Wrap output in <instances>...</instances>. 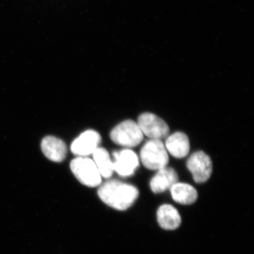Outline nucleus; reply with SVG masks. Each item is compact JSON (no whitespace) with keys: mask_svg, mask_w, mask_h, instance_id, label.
<instances>
[{"mask_svg":"<svg viewBox=\"0 0 254 254\" xmlns=\"http://www.w3.org/2000/svg\"><path fill=\"white\" fill-rule=\"evenodd\" d=\"M98 194L105 204L116 210H125L133 204L139 193L133 185L109 180L100 187Z\"/></svg>","mask_w":254,"mask_h":254,"instance_id":"f257e3e1","label":"nucleus"},{"mask_svg":"<svg viewBox=\"0 0 254 254\" xmlns=\"http://www.w3.org/2000/svg\"><path fill=\"white\" fill-rule=\"evenodd\" d=\"M140 155L142 163L148 170H160L169 163L168 151L161 140L150 139L146 142Z\"/></svg>","mask_w":254,"mask_h":254,"instance_id":"f03ea898","label":"nucleus"},{"mask_svg":"<svg viewBox=\"0 0 254 254\" xmlns=\"http://www.w3.org/2000/svg\"><path fill=\"white\" fill-rule=\"evenodd\" d=\"M70 168L73 175L82 185L89 187H98L101 185V175L92 159L86 157H78L71 162Z\"/></svg>","mask_w":254,"mask_h":254,"instance_id":"7ed1b4c3","label":"nucleus"},{"mask_svg":"<svg viewBox=\"0 0 254 254\" xmlns=\"http://www.w3.org/2000/svg\"><path fill=\"white\" fill-rule=\"evenodd\" d=\"M110 138L116 144L131 148L141 143L143 134L137 123L133 120H126L112 130Z\"/></svg>","mask_w":254,"mask_h":254,"instance_id":"20e7f679","label":"nucleus"},{"mask_svg":"<svg viewBox=\"0 0 254 254\" xmlns=\"http://www.w3.org/2000/svg\"><path fill=\"white\" fill-rule=\"evenodd\" d=\"M137 125L143 135L150 139L161 140L170 132L168 124L154 114L145 113L140 115Z\"/></svg>","mask_w":254,"mask_h":254,"instance_id":"39448f33","label":"nucleus"},{"mask_svg":"<svg viewBox=\"0 0 254 254\" xmlns=\"http://www.w3.org/2000/svg\"><path fill=\"white\" fill-rule=\"evenodd\" d=\"M187 165L196 183H204L211 176L213 171L211 159L204 152H195L189 158Z\"/></svg>","mask_w":254,"mask_h":254,"instance_id":"423d86ee","label":"nucleus"},{"mask_svg":"<svg viewBox=\"0 0 254 254\" xmlns=\"http://www.w3.org/2000/svg\"><path fill=\"white\" fill-rule=\"evenodd\" d=\"M101 141V137L98 132L88 130L83 132L71 145V150L73 154L78 157H86L93 154Z\"/></svg>","mask_w":254,"mask_h":254,"instance_id":"0eeeda50","label":"nucleus"},{"mask_svg":"<svg viewBox=\"0 0 254 254\" xmlns=\"http://www.w3.org/2000/svg\"><path fill=\"white\" fill-rule=\"evenodd\" d=\"M113 156L114 171L122 177L131 176L139 165L138 157L133 150L125 149L114 152Z\"/></svg>","mask_w":254,"mask_h":254,"instance_id":"6e6552de","label":"nucleus"},{"mask_svg":"<svg viewBox=\"0 0 254 254\" xmlns=\"http://www.w3.org/2000/svg\"><path fill=\"white\" fill-rule=\"evenodd\" d=\"M43 154L51 161L60 163L66 158L67 148L64 142L55 136H46L41 143Z\"/></svg>","mask_w":254,"mask_h":254,"instance_id":"1a4fd4ad","label":"nucleus"},{"mask_svg":"<svg viewBox=\"0 0 254 254\" xmlns=\"http://www.w3.org/2000/svg\"><path fill=\"white\" fill-rule=\"evenodd\" d=\"M178 175L173 168H165L158 170L150 182L152 191L154 193H161L170 190L175 184L178 182Z\"/></svg>","mask_w":254,"mask_h":254,"instance_id":"9d476101","label":"nucleus"},{"mask_svg":"<svg viewBox=\"0 0 254 254\" xmlns=\"http://www.w3.org/2000/svg\"><path fill=\"white\" fill-rule=\"evenodd\" d=\"M165 146L167 151L175 158H185L190 152V140L185 133L176 132L168 137Z\"/></svg>","mask_w":254,"mask_h":254,"instance_id":"9b49d317","label":"nucleus"},{"mask_svg":"<svg viewBox=\"0 0 254 254\" xmlns=\"http://www.w3.org/2000/svg\"><path fill=\"white\" fill-rule=\"evenodd\" d=\"M157 217L159 225L164 230H176L181 225L182 218L180 213L172 205H161L158 209Z\"/></svg>","mask_w":254,"mask_h":254,"instance_id":"f8f14e48","label":"nucleus"},{"mask_svg":"<svg viewBox=\"0 0 254 254\" xmlns=\"http://www.w3.org/2000/svg\"><path fill=\"white\" fill-rule=\"evenodd\" d=\"M170 191L174 200L181 204H192L198 198L197 190L188 184L177 182L171 187Z\"/></svg>","mask_w":254,"mask_h":254,"instance_id":"ddd939ff","label":"nucleus"},{"mask_svg":"<svg viewBox=\"0 0 254 254\" xmlns=\"http://www.w3.org/2000/svg\"><path fill=\"white\" fill-rule=\"evenodd\" d=\"M93 161L99 170L100 175L105 179L110 178L114 173L113 162L110 159L108 150L98 148L93 152Z\"/></svg>","mask_w":254,"mask_h":254,"instance_id":"4468645a","label":"nucleus"}]
</instances>
